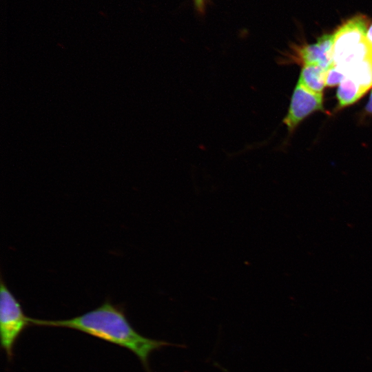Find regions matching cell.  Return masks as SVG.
Listing matches in <instances>:
<instances>
[{
	"instance_id": "obj_12",
	"label": "cell",
	"mask_w": 372,
	"mask_h": 372,
	"mask_svg": "<svg viewBox=\"0 0 372 372\" xmlns=\"http://www.w3.org/2000/svg\"><path fill=\"white\" fill-rule=\"evenodd\" d=\"M367 113L372 114V91L370 95V98L365 108Z\"/></svg>"
},
{
	"instance_id": "obj_10",
	"label": "cell",
	"mask_w": 372,
	"mask_h": 372,
	"mask_svg": "<svg viewBox=\"0 0 372 372\" xmlns=\"http://www.w3.org/2000/svg\"><path fill=\"white\" fill-rule=\"evenodd\" d=\"M194 6L200 14H205L206 6L209 0H193Z\"/></svg>"
},
{
	"instance_id": "obj_8",
	"label": "cell",
	"mask_w": 372,
	"mask_h": 372,
	"mask_svg": "<svg viewBox=\"0 0 372 372\" xmlns=\"http://www.w3.org/2000/svg\"><path fill=\"white\" fill-rule=\"evenodd\" d=\"M364 94L362 89L353 79L346 76L337 90L338 105L340 107H344L353 104Z\"/></svg>"
},
{
	"instance_id": "obj_4",
	"label": "cell",
	"mask_w": 372,
	"mask_h": 372,
	"mask_svg": "<svg viewBox=\"0 0 372 372\" xmlns=\"http://www.w3.org/2000/svg\"><path fill=\"white\" fill-rule=\"evenodd\" d=\"M322 102V93L310 91L298 83L288 112L283 119L288 131L292 132L300 123L311 113L323 110Z\"/></svg>"
},
{
	"instance_id": "obj_2",
	"label": "cell",
	"mask_w": 372,
	"mask_h": 372,
	"mask_svg": "<svg viewBox=\"0 0 372 372\" xmlns=\"http://www.w3.org/2000/svg\"><path fill=\"white\" fill-rule=\"evenodd\" d=\"M0 338L1 347L9 360L13 358L14 344L26 327L30 325V317L10 291L2 277L0 282Z\"/></svg>"
},
{
	"instance_id": "obj_3",
	"label": "cell",
	"mask_w": 372,
	"mask_h": 372,
	"mask_svg": "<svg viewBox=\"0 0 372 372\" xmlns=\"http://www.w3.org/2000/svg\"><path fill=\"white\" fill-rule=\"evenodd\" d=\"M368 20L365 16L357 15L343 23L333 34V63L355 49L366 37Z\"/></svg>"
},
{
	"instance_id": "obj_11",
	"label": "cell",
	"mask_w": 372,
	"mask_h": 372,
	"mask_svg": "<svg viewBox=\"0 0 372 372\" xmlns=\"http://www.w3.org/2000/svg\"><path fill=\"white\" fill-rule=\"evenodd\" d=\"M365 43L368 48L369 54L372 56V23L370 25L369 28L366 31L365 37Z\"/></svg>"
},
{
	"instance_id": "obj_9",
	"label": "cell",
	"mask_w": 372,
	"mask_h": 372,
	"mask_svg": "<svg viewBox=\"0 0 372 372\" xmlns=\"http://www.w3.org/2000/svg\"><path fill=\"white\" fill-rule=\"evenodd\" d=\"M347 74L333 65L327 70L325 83L326 85L333 87L340 85V83L346 78Z\"/></svg>"
},
{
	"instance_id": "obj_1",
	"label": "cell",
	"mask_w": 372,
	"mask_h": 372,
	"mask_svg": "<svg viewBox=\"0 0 372 372\" xmlns=\"http://www.w3.org/2000/svg\"><path fill=\"white\" fill-rule=\"evenodd\" d=\"M30 325L75 329L101 340L126 348L139 359L145 369L150 354L165 347H184L163 340L146 338L138 333L129 322L123 307L105 300L101 306L81 316L65 320H42L30 318Z\"/></svg>"
},
{
	"instance_id": "obj_5",
	"label": "cell",
	"mask_w": 372,
	"mask_h": 372,
	"mask_svg": "<svg viewBox=\"0 0 372 372\" xmlns=\"http://www.w3.org/2000/svg\"><path fill=\"white\" fill-rule=\"evenodd\" d=\"M333 34H324L315 43L293 47V54L288 56L305 64H316L324 70L334 65L333 58Z\"/></svg>"
},
{
	"instance_id": "obj_7",
	"label": "cell",
	"mask_w": 372,
	"mask_h": 372,
	"mask_svg": "<svg viewBox=\"0 0 372 372\" xmlns=\"http://www.w3.org/2000/svg\"><path fill=\"white\" fill-rule=\"evenodd\" d=\"M366 93L372 87V56L369 55L351 68L347 74Z\"/></svg>"
},
{
	"instance_id": "obj_6",
	"label": "cell",
	"mask_w": 372,
	"mask_h": 372,
	"mask_svg": "<svg viewBox=\"0 0 372 372\" xmlns=\"http://www.w3.org/2000/svg\"><path fill=\"white\" fill-rule=\"evenodd\" d=\"M327 70L316 64L303 65L298 83L310 91L322 93L326 85Z\"/></svg>"
}]
</instances>
